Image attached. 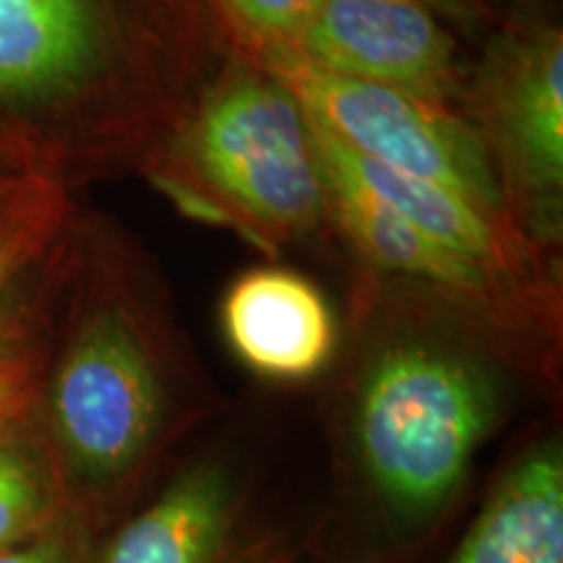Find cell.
Returning <instances> with one entry per match:
<instances>
[{"instance_id":"cell-1","label":"cell","mask_w":563,"mask_h":563,"mask_svg":"<svg viewBox=\"0 0 563 563\" xmlns=\"http://www.w3.org/2000/svg\"><path fill=\"white\" fill-rule=\"evenodd\" d=\"M323 382V525L334 563H433L485 477L483 456L561 389L446 302L363 272Z\"/></svg>"},{"instance_id":"cell-2","label":"cell","mask_w":563,"mask_h":563,"mask_svg":"<svg viewBox=\"0 0 563 563\" xmlns=\"http://www.w3.org/2000/svg\"><path fill=\"white\" fill-rule=\"evenodd\" d=\"M228 405L157 258L123 224L76 209L32 407L76 522L95 534L129 511Z\"/></svg>"},{"instance_id":"cell-3","label":"cell","mask_w":563,"mask_h":563,"mask_svg":"<svg viewBox=\"0 0 563 563\" xmlns=\"http://www.w3.org/2000/svg\"><path fill=\"white\" fill-rule=\"evenodd\" d=\"M228 53L209 0H0V170L141 178Z\"/></svg>"},{"instance_id":"cell-4","label":"cell","mask_w":563,"mask_h":563,"mask_svg":"<svg viewBox=\"0 0 563 563\" xmlns=\"http://www.w3.org/2000/svg\"><path fill=\"white\" fill-rule=\"evenodd\" d=\"M141 178L269 258L334 241L311 118L232 47Z\"/></svg>"},{"instance_id":"cell-5","label":"cell","mask_w":563,"mask_h":563,"mask_svg":"<svg viewBox=\"0 0 563 563\" xmlns=\"http://www.w3.org/2000/svg\"><path fill=\"white\" fill-rule=\"evenodd\" d=\"M327 481H302L228 405L129 511L91 534L89 563H313Z\"/></svg>"},{"instance_id":"cell-6","label":"cell","mask_w":563,"mask_h":563,"mask_svg":"<svg viewBox=\"0 0 563 563\" xmlns=\"http://www.w3.org/2000/svg\"><path fill=\"white\" fill-rule=\"evenodd\" d=\"M514 230L545 258L563 251V30L504 9L467 63L462 108Z\"/></svg>"},{"instance_id":"cell-7","label":"cell","mask_w":563,"mask_h":563,"mask_svg":"<svg viewBox=\"0 0 563 563\" xmlns=\"http://www.w3.org/2000/svg\"><path fill=\"white\" fill-rule=\"evenodd\" d=\"M222 30L232 51L290 89L313 123L350 152L386 170L460 194L509 220L490 162L462 112L382 84L334 74L316 66L285 40L258 37L230 26Z\"/></svg>"},{"instance_id":"cell-8","label":"cell","mask_w":563,"mask_h":563,"mask_svg":"<svg viewBox=\"0 0 563 563\" xmlns=\"http://www.w3.org/2000/svg\"><path fill=\"white\" fill-rule=\"evenodd\" d=\"M290 45L334 74L462 108L460 37L426 0H323Z\"/></svg>"},{"instance_id":"cell-9","label":"cell","mask_w":563,"mask_h":563,"mask_svg":"<svg viewBox=\"0 0 563 563\" xmlns=\"http://www.w3.org/2000/svg\"><path fill=\"white\" fill-rule=\"evenodd\" d=\"M433 563H563L559 412L522 428Z\"/></svg>"},{"instance_id":"cell-10","label":"cell","mask_w":563,"mask_h":563,"mask_svg":"<svg viewBox=\"0 0 563 563\" xmlns=\"http://www.w3.org/2000/svg\"><path fill=\"white\" fill-rule=\"evenodd\" d=\"M220 327L245 371L285 389L321 382L342 336L321 287L282 264L251 266L232 279L220 302Z\"/></svg>"},{"instance_id":"cell-11","label":"cell","mask_w":563,"mask_h":563,"mask_svg":"<svg viewBox=\"0 0 563 563\" xmlns=\"http://www.w3.org/2000/svg\"><path fill=\"white\" fill-rule=\"evenodd\" d=\"M63 230L40 258L0 290V426L32 420Z\"/></svg>"},{"instance_id":"cell-12","label":"cell","mask_w":563,"mask_h":563,"mask_svg":"<svg viewBox=\"0 0 563 563\" xmlns=\"http://www.w3.org/2000/svg\"><path fill=\"white\" fill-rule=\"evenodd\" d=\"M74 519L32 420L0 426V551Z\"/></svg>"},{"instance_id":"cell-13","label":"cell","mask_w":563,"mask_h":563,"mask_svg":"<svg viewBox=\"0 0 563 563\" xmlns=\"http://www.w3.org/2000/svg\"><path fill=\"white\" fill-rule=\"evenodd\" d=\"M76 209L68 188L0 170V290L47 251Z\"/></svg>"},{"instance_id":"cell-14","label":"cell","mask_w":563,"mask_h":563,"mask_svg":"<svg viewBox=\"0 0 563 563\" xmlns=\"http://www.w3.org/2000/svg\"><path fill=\"white\" fill-rule=\"evenodd\" d=\"M222 26L290 42L306 30L323 0H209Z\"/></svg>"},{"instance_id":"cell-15","label":"cell","mask_w":563,"mask_h":563,"mask_svg":"<svg viewBox=\"0 0 563 563\" xmlns=\"http://www.w3.org/2000/svg\"><path fill=\"white\" fill-rule=\"evenodd\" d=\"M91 532L76 519L0 551V563H89Z\"/></svg>"},{"instance_id":"cell-16","label":"cell","mask_w":563,"mask_h":563,"mask_svg":"<svg viewBox=\"0 0 563 563\" xmlns=\"http://www.w3.org/2000/svg\"><path fill=\"white\" fill-rule=\"evenodd\" d=\"M426 3L452 26L456 37L475 42H481L504 13L501 0H426Z\"/></svg>"},{"instance_id":"cell-17","label":"cell","mask_w":563,"mask_h":563,"mask_svg":"<svg viewBox=\"0 0 563 563\" xmlns=\"http://www.w3.org/2000/svg\"><path fill=\"white\" fill-rule=\"evenodd\" d=\"M504 9L540 13V16H555V0H506Z\"/></svg>"},{"instance_id":"cell-18","label":"cell","mask_w":563,"mask_h":563,"mask_svg":"<svg viewBox=\"0 0 563 563\" xmlns=\"http://www.w3.org/2000/svg\"><path fill=\"white\" fill-rule=\"evenodd\" d=\"M313 563H334L332 559H329V555L327 553H323L321 551V548H319V551H316V561Z\"/></svg>"}]
</instances>
